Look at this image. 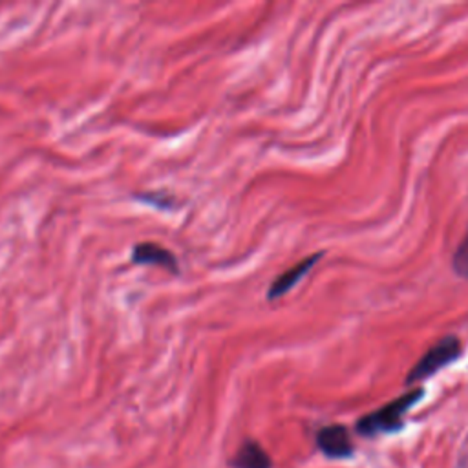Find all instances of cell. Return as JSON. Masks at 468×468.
<instances>
[{"instance_id":"52a82bcc","label":"cell","mask_w":468,"mask_h":468,"mask_svg":"<svg viewBox=\"0 0 468 468\" xmlns=\"http://www.w3.org/2000/svg\"><path fill=\"white\" fill-rule=\"evenodd\" d=\"M452 267L461 278L468 280V232L464 234L463 241L459 243V247L452 258Z\"/></svg>"},{"instance_id":"5b68a950","label":"cell","mask_w":468,"mask_h":468,"mask_svg":"<svg viewBox=\"0 0 468 468\" xmlns=\"http://www.w3.org/2000/svg\"><path fill=\"white\" fill-rule=\"evenodd\" d=\"M320 256H322V252L311 254V256H307L305 260H302V261H298L296 265H292L291 269H287L285 272H282V274L272 282V285L269 287L267 298H269V300H276V298L283 296L289 289H292V287L314 267V263L320 260Z\"/></svg>"},{"instance_id":"6da1fadb","label":"cell","mask_w":468,"mask_h":468,"mask_svg":"<svg viewBox=\"0 0 468 468\" xmlns=\"http://www.w3.org/2000/svg\"><path fill=\"white\" fill-rule=\"evenodd\" d=\"M422 389H411L408 393H404L402 397L388 402L386 406L364 415L358 422H356V430L362 435H377V433H388L397 430L402 424V417L404 413L420 400L422 397Z\"/></svg>"},{"instance_id":"277c9868","label":"cell","mask_w":468,"mask_h":468,"mask_svg":"<svg viewBox=\"0 0 468 468\" xmlns=\"http://www.w3.org/2000/svg\"><path fill=\"white\" fill-rule=\"evenodd\" d=\"M316 444L331 459H344V457H349L353 452L349 433L340 424H331L322 428L316 435Z\"/></svg>"},{"instance_id":"ba28073f","label":"cell","mask_w":468,"mask_h":468,"mask_svg":"<svg viewBox=\"0 0 468 468\" xmlns=\"http://www.w3.org/2000/svg\"><path fill=\"white\" fill-rule=\"evenodd\" d=\"M137 199H141V201H146L148 205H155V207H172V203H174V199H172V196H168V194H163V192H155V194H141V196H135Z\"/></svg>"},{"instance_id":"3957f363","label":"cell","mask_w":468,"mask_h":468,"mask_svg":"<svg viewBox=\"0 0 468 468\" xmlns=\"http://www.w3.org/2000/svg\"><path fill=\"white\" fill-rule=\"evenodd\" d=\"M132 261L137 265H157L174 274L179 272V263H177L176 256L168 249H165L154 241H143V243L133 245Z\"/></svg>"},{"instance_id":"7a4b0ae2","label":"cell","mask_w":468,"mask_h":468,"mask_svg":"<svg viewBox=\"0 0 468 468\" xmlns=\"http://www.w3.org/2000/svg\"><path fill=\"white\" fill-rule=\"evenodd\" d=\"M459 353H461V344L455 336L448 335L441 338L415 362V366L406 377V382L411 384V382H419L431 377L433 373L442 369L446 364L453 362L459 356Z\"/></svg>"},{"instance_id":"8992f818","label":"cell","mask_w":468,"mask_h":468,"mask_svg":"<svg viewBox=\"0 0 468 468\" xmlns=\"http://www.w3.org/2000/svg\"><path fill=\"white\" fill-rule=\"evenodd\" d=\"M234 468H271V457L258 442H245L232 457Z\"/></svg>"}]
</instances>
